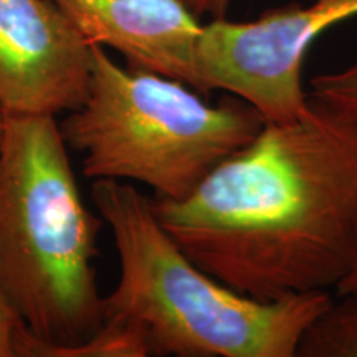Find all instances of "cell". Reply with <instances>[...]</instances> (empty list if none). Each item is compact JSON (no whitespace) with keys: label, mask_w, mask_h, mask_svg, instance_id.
Masks as SVG:
<instances>
[{"label":"cell","mask_w":357,"mask_h":357,"mask_svg":"<svg viewBox=\"0 0 357 357\" xmlns=\"http://www.w3.org/2000/svg\"><path fill=\"white\" fill-rule=\"evenodd\" d=\"M307 100L342 118L357 119V63L312 78Z\"/></svg>","instance_id":"obj_9"},{"label":"cell","mask_w":357,"mask_h":357,"mask_svg":"<svg viewBox=\"0 0 357 357\" xmlns=\"http://www.w3.org/2000/svg\"><path fill=\"white\" fill-rule=\"evenodd\" d=\"M357 15V0H312L271 8L255 20L213 19L197 47L205 91L223 89L250 102L266 123H288L307 108L306 53L321 33Z\"/></svg>","instance_id":"obj_5"},{"label":"cell","mask_w":357,"mask_h":357,"mask_svg":"<svg viewBox=\"0 0 357 357\" xmlns=\"http://www.w3.org/2000/svg\"><path fill=\"white\" fill-rule=\"evenodd\" d=\"M91 45L109 47L128 68L177 79L207 96L199 75L202 24L184 0H52Z\"/></svg>","instance_id":"obj_7"},{"label":"cell","mask_w":357,"mask_h":357,"mask_svg":"<svg viewBox=\"0 0 357 357\" xmlns=\"http://www.w3.org/2000/svg\"><path fill=\"white\" fill-rule=\"evenodd\" d=\"M184 3L197 17L208 15L213 19H223L229 10L230 0H184Z\"/></svg>","instance_id":"obj_11"},{"label":"cell","mask_w":357,"mask_h":357,"mask_svg":"<svg viewBox=\"0 0 357 357\" xmlns=\"http://www.w3.org/2000/svg\"><path fill=\"white\" fill-rule=\"evenodd\" d=\"M86 100L60 124L93 181H136L160 200L185 199L223 159L265 126L247 101L207 96L177 79L121 68L93 45Z\"/></svg>","instance_id":"obj_4"},{"label":"cell","mask_w":357,"mask_h":357,"mask_svg":"<svg viewBox=\"0 0 357 357\" xmlns=\"http://www.w3.org/2000/svg\"><path fill=\"white\" fill-rule=\"evenodd\" d=\"M339 296H357V257L351 271L346 275V278L336 287Z\"/></svg>","instance_id":"obj_12"},{"label":"cell","mask_w":357,"mask_h":357,"mask_svg":"<svg viewBox=\"0 0 357 357\" xmlns=\"http://www.w3.org/2000/svg\"><path fill=\"white\" fill-rule=\"evenodd\" d=\"M121 276L105 298L102 328L126 334L146 356L296 357L329 291L260 301L195 265L164 230L154 200L124 181H93Z\"/></svg>","instance_id":"obj_2"},{"label":"cell","mask_w":357,"mask_h":357,"mask_svg":"<svg viewBox=\"0 0 357 357\" xmlns=\"http://www.w3.org/2000/svg\"><path fill=\"white\" fill-rule=\"evenodd\" d=\"M93 45L52 0H0V106L56 116L86 100Z\"/></svg>","instance_id":"obj_6"},{"label":"cell","mask_w":357,"mask_h":357,"mask_svg":"<svg viewBox=\"0 0 357 357\" xmlns=\"http://www.w3.org/2000/svg\"><path fill=\"white\" fill-rule=\"evenodd\" d=\"M38 341L0 294V357H35Z\"/></svg>","instance_id":"obj_10"},{"label":"cell","mask_w":357,"mask_h":357,"mask_svg":"<svg viewBox=\"0 0 357 357\" xmlns=\"http://www.w3.org/2000/svg\"><path fill=\"white\" fill-rule=\"evenodd\" d=\"M301 357H357V296L334 301L303 337Z\"/></svg>","instance_id":"obj_8"},{"label":"cell","mask_w":357,"mask_h":357,"mask_svg":"<svg viewBox=\"0 0 357 357\" xmlns=\"http://www.w3.org/2000/svg\"><path fill=\"white\" fill-rule=\"evenodd\" d=\"M154 200L195 265L260 301L328 291L357 257V119L310 101L265 123L181 200Z\"/></svg>","instance_id":"obj_1"},{"label":"cell","mask_w":357,"mask_h":357,"mask_svg":"<svg viewBox=\"0 0 357 357\" xmlns=\"http://www.w3.org/2000/svg\"><path fill=\"white\" fill-rule=\"evenodd\" d=\"M55 116L7 114L0 141V294L37 357H82L105 324L96 236Z\"/></svg>","instance_id":"obj_3"},{"label":"cell","mask_w":357,"mask_h":357,"mask_svg":"<svg viewBox=\"0 0 357 357\" xmlns=\"http://www.w3.org/2000/svg\"><path fill=\"white\" fill-rule=\"evenodd\" d=\"M6 121H7V113L3 111L2 106H0V141H2L3 129H6Z\"/></svg>","instance_id":"obj_13"}]
</instances>
